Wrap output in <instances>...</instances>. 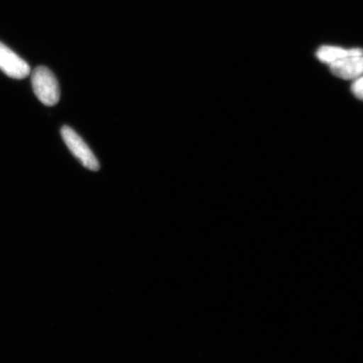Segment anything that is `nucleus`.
<instances>
[{"instance_id":"obj_1","label":"nucleus","mask_w":363,"mask_h":363,"mask_svg":"<svg viewBox=\"0 0 363 363\" xmlns=\"http://www.w3.org/2000/svg\"><path fill=\"white\" fill-rule=\"evenodd\" d=\"M33 92L42 104L47 106H54L60 100V86L58 80L52 72L45 66L35 68L32 73Z\"/></svg>"},{"instance_id":"obj_2","label":"nucleus","mask_w":363,"mask_h":363,"mask_svg":"<svg viewBox=\"0 0 363 363\" xmlns=\"http://www.w3.org/2000/svg\"><path fill=\"white\" fill-rule=\"evenodd\" d=\"M61 135L72 154L77 157L79 162L86 169H91V171H98L100 169L99 162L96 157L94 156L84 140L73 128L67 125L63 126L61 130Z\"/></svg>"},{"instance_id":"obj_3","label":"nucleus","mask_w":363,"mask_h":363,"mask_svg":"<svg viewBox=\"0 0 363 363\" xmlns=\"http://www.w3.org/2000/svg\"><path fill=\"white\" fill-rule=\"evenodd\" d=\"M0 70L9 77L23 79L30 74V65L13 50L0 42Z\"/></svg>"},{"instance_id":"obj_4","label":"nucleus","mask_w":363,"mask_h":363,"mask_svg":"<svg viewBox=\"0 0 363 363\" xmlns=\"http://www.w3.org/2000/svg\"><path fill=\"white\" fill-rule=\"evenodd\" d=\"M362 56H348L331 64L332 73L344 80H354L362 74Z\"/></svg>"},{"instance_id":"obj_5","label":"nucleus","mask_w":363,"mask_h":363,"mask_svg":"<svg viewBox=\"0 0 363 363\" xmlns=\"http://www.w3.org/2000/svg\"><path fill=\"white\" fill-rule=\"evenodd\" d=\"M348 56H362V52L359 49L344 50L332 45H324L317 52V58L328 65Z\"/></svg>"},{"instance_id":"obj_6","label":"nucleus","mask_w":363,"mask_h":363,"mask_svg":"<svg viewBox=\"0 0 363 363\" xmlns=\"http://www.w3.org/2000/svg\"><path fill=\"white\" fill-rule=\"evenodd\" d=\"M363 80L362 76L360 77H357L354 79L352 84V91L354 93L355 96L362 99L363 96V86H362Z\"/></svg>"}]
</instances>
